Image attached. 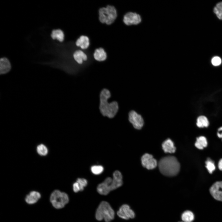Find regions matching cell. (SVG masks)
Returning a JSON list of instances; mask_svg holds the SVG:
<instances>
[{
    "label": "cell",
    "instance_id": "25",
    "mask_svg": "<svg viewBox=\"0 0 222 222\" xmlns=\"http://www.w3.org/2000/svg\"><path fill=\"white\" fill-rule=\"evenodd\" d=\"M76 182H77L80 187V191L84 190V188L88 184L87 180L83 178H78L77 179Z\"/></svg>",
    "mask_w": 222,
    "mask_h": 222
},
{
    "label": "cell",
    "instance_id": "6",
    "mask_svg": "<svg viewBox=\"0 0 222 222\" xmlns=\"http://www.w3.org/2000/svg\"><path fill=\"white\" fill-rule=\"evenodd\" d=\"M129 120L136 129L140 130L143 126L144 121L143 118L135 111L131 110L130 112Z\"/></svg>",
    "mask_w": 222,
    "mask_h": 222
},
{
    "label": "cell",
    "instance_id": "28",
    "mask_svg": "<svg viewBox=\"0 0 222 222\" xmlns=\"http://www.w3.org/2000/svg\"><path fill=\"white\" fill-rule=\"evenodd\" d=\"M213 12L219 19L222 20V11L218 10L216 8L214 7L213 9Z\"/></svg>",
    "mask_w": 222,
    "mask_h": 222
},
{
    "label": "cell",
    "instance_id": "15",
    "mask_svg": "<svg viewBox=\"0 0 222 222\" xmlns=\"http://www.w3.org/2000/svg\"><path fill=\"white\" fill-rule=\"evenodd\" d=\"M76 44V46L80 47L82 49H86L89 46V38L86 36L81 35L77 40Z\"/></svg>",
    "mask_w": 222,
    "mask_h": 222
},
{
    "label": "cell",
    "instance_id": "4",
    "mask_svg": "<svg viewBox=\"0 0 222 222\" xmlns=\"http://www.w3.org/2000/svg\"><path fill=\"white\" fill-rule=\"evenodd\" d=\"M99 19L101 22L110 25L115 21L117 17L115 7L108 5L106 7L100 8L99 10Z\"/></svg>",
    "mask_w": 222,
    "mask_h": 222
},
{
    "label": "cell",
    "instance_id": "24",
    "mask_svg": "<svg viewBox=\"0 0 222 222\" xmlns=\"http://www.w3.org/2000/svg\"><path fill=\"white\" fill-rule=\"evenodd\" d=\"M38 153L42 156L46 155L48 153L47 147L44 145L41 144L38 145L37 148Z\"/></svg>",
    "mask_w": 222,
    "mask_h": 222
},
{
    "label": "cell",
    "instance_id": "19",
    "mask_svg": "<svg viewBox=\"0 0 222 222\" xmlns=\"http://www.w3.org/2000/svg\"><path fill=\"white\" fill-rule=\"evenodd\" d=\"M196 124L199 128L207 127L209 125V122L206 116L201 115L197 118Z\"/></svg>",
    "mask_w": 222,
    "mask_h": 222
},
{
    "label": "cell",
    "instance_id": "8",
    "mask_svg": "<svg viewBox=\"0 0 222 222\" xmlns=\"http://www.w3.org/2000/svg\"><path fill=\"white\" fill-rule=\"evenodd\" d=\"M142 18L140 15L135 12H129L124 16L123 21L128 26L136 25L141 23Z\"/></svg>",
    "mask_w": 222,
    "mask_h": 222
},
{
    "label": "cell",
    "instance_id": "20",
    "mask_svg": "<svg viewBox=\"0 0 222 222\" xmlns=\"http://www.w3.org/2000/svg\"><path fill=\"white\" fill-rule=\"evenodd\" d=\"M207 141L206 138L203 136H201L196 138L195 146L197 148L199 149H203L204 147L207 146Z\"/></svg>",
    "mask_w": 222,
    "mask_h": 222
},
{
    "label": "cell",
    "instance_id": "31",
    "mask_svg": "<svg viewBox=\"0 0 222 222\" xmlns=\"http://www.w3.org/2000/svg\"><path fill=\"white\" fill-rule=\"evenodd\" d=\"M218 167L220 170L222 171V158L220 159L219 162Z\"/></svg>",
    "mask_w": 222,
    "mask_h": 222
},
{
    "label": "cell",
    "instance_id": "33",
    "mask_svg": "<svg viewBox=\"0 0 222 222\" xmlns=\"http://www.w3.org/2000/svg\"><path fill=\"white\" fill-rule=\"evenodd\" d=\"M179 222H183V221H179Z\"/></svg>",
    "mask_w": 222,
    "mask_h": 222
},
{
    "label": "cell",
    "instance_id": "32",
    "mask_svg": "<svg viewBox=\"0 0 222 222\" xmlns=\"http://www.w3.org/2000/svg\"><path fill=\"white\" fill-rule=\"evenodd\" d=\"M218 131H222V126L220 127L218 129ZM217 136L219 138H222V133L221 134H220L219 132L217 133Z\"/></svg>",
    "mask_w": 222,
    "mask_h": 222
},
{
    "label": "cell",
    "instance_id": "2",
    "mask_svg": "<svg viewBox=\"0 0 222 222\" xmlns=\"http://www.w3.org/2000/svg\"><path fill=\"white\" fill-rule=\"evenodd\" d=\"M158 166L161 173L168 177L177 175L180 169V164L175 156H168L162 158L158 163Z\"/></svg>",
    "mask_w": 222,
    "mask_h": 222
},
{
    "label": "cell",
    "instance_id": "9",
    "mask_svg": "<svg viewBox=\"0 0 222 222\" xmlns=\"http://www.w3.org/2000/svg\"><path fill=\"white\" fill-rule=\"evenodd\" d=\"M141 160L142 166L148 170L154 169L157 165L156 160L152 155L148 153H146L143 155Z\"/></svg>",
    "mask_w": 222,
    "mask_h": 222
},
{
    "label": "cell",
    "instance_id": "27",
    "mask_svg": "<svg viewBox=\"0 0 222 222\" xmlns=\"http://www.w3.org/2000/svg\"><path fill=\"white\" fill-rule=\"evenodd\" d=\"M113 178L119 180H122V176L121 173L118 171H116L113 172Z\"/></svg>",
    "mask_w": 222,
    "mask_h": 222
},
{
    "label": "cell",
    "instance_id": "12",
    "mask_svg": "<svg viewBox=\"0 0 222 222\" xmlns=\"http://www.w3.org/2000/svg\"><path fill=\"white\" fill-rule=\"evenodd\" d=\"M162 147L165 153H173L176 150L173 142L170 138L167 139L163 142L162 144Z\"/></svg>",
    "mask_w": 222,
    "mask_h": 222
},
{
    "label": "cell",
    "instance_id": "7",
    "mask_svg": "<svg viewBox=\"0 0 222 222\" xmlns=\"http://www.w3.org/2000/svg\"><path fill=\"white\" fill-rule=\"evenodd\" d=\"M117 214L120 218L124 220H128L133 219L135 216L134 212L130 208L128 204L122 205L117 212Z\"/></svg>",
    "mask_w": 222,
    "mask_h": 222
},
{
    "label": "cell",
    "instance_id": "11",
    "mask_svg": "<svg viewBox=\"0 0 222 222\" xmlns=\"http://www.w3.org/2000/svg\"><path fill=\"white\" fill-rule=\"evenodd\" d=\"M113 179L110 177L106 178L104 181L99 184L97 187L98 192L101 195H106L111 191L110 185Z\"/></svg>",
    "mask_w": 222,
    "mask_h": 222
},
{
    "label": "cell",
    "instance_id": "21",
    "mask_svg": "<svg viewBox=\"0 0 222 222\" xmlns=\"http://www.w3.org/2000/svg\"><path fill=\"white\" fill-rule=\"evenodd\" d=\"M51 36L53 39H56L60 42L63 41L64 39V32L60 29L53 30Z\"/></svg>",
    "mask_w": 222,
    "mask_h": 222
},
{
    "label": "cell",
    "instance_id": "3",
    "mask_svg": "<svg viewBox=\"0 0 222 222\" xmlns=\"http://www.w3.org/2000/svg\"><path fill=\"white\" fill-rule=\"evenodd\" d=\"M115 213L108 203L103 201L101 203L97 208L95 217L98 221L104 219L105 222H110L114 219Z\"/></svg>",
    "mask_w": 222,
    "mask_h": 222
},
{
    "label": "cell",
    "instance_id": "18",
    "mask_svg": "<svg viewBox=\"0 0 222 222\" xmlns=\"http://www.w3.org/2000/svg\"><path fill=\"white\" fill-rule=\"evenodd\" d=\"M181 218L183 222H192L194 219V215L191 211L187 210L182 213Z\"/></svg>",
    "mask_w": 222,
    "mask_h": 222
},
{
    "label": "cell",
    "instance_id": "1",
    "mask_svg": "<svg viewBox=\"0 0 222 222\" xmlns=\"http://www.w3.org/2000/svg\"><path fill=\"white\" fill-rule=\"evenodd\" d=\"M110 97V92L108 89H104L101 91L100 94L99 109L103 116L112 118L118 111V105L116 101L108 102V100Z\"/></svg>",
    "mask_w": 222,
    "mask_h": 222
},
{
    "label": "cell",
    "instance_id": "23",
    "mask_svg": "<svg viewBox=\"0 0 222 222\" xmlns=\"http://www.w3.org/2000/svg\"><path fill=\"white\" fill-rule=\"evenodd\" d=\"M206 167L209 172L211 174L216 168L214 162L209 158L205 162Z\"/></svg>",
    "mask_w": 222,
    "mask_h": 222
},
{
    "label": "cell",
    "instance_id": "10",
    "mask_svg": "<svg viewBox=\"0 0 222 222\" xmlns=\"http://www.w3.org/2000/svg\"><path fill=\"white\" fill-rule=\"evenodd\" d=\"M210 192L215 199L222 201V181L214 183L211 187Z\"/></svg>",
    "mask_w": 222,
    "mask_h": 222
},
{
    "label": "cell",
    "instance_id": "16",
    "mask_svg": "<svg viewBox=\"0 0 222 222\" xmlns=\"http://www.w3.org/2000/svg\"><path fill=\"white\" fill-rule=\"evenodd\" d=\"M93 56L94 59L99 61H104L107 58V54L105 51L101 47L95 50Z\"/></svg>",
    "mask_w": 222,
    "mask_h": 222
},
{
    "label": "cell",
    "instance_id": "30",
    "mask_svg": "<svg viewBox=\"0 0 222 222\" xmlns=\"http://www.w3.org/2000/svg\"><path fill=\"white\" fill-rule=\"evenodd\" d=\"M215 7L218 10L222 11V2L218 3Z\"/></svg>",
    "mask_w": 222,
    "mask_h": 222
},
{
    "label": "cell",
    "instance_id": "14",
    "mask_svg": "<svg viewBox=\"0 0 222 222\" xmlns=\"http://www.w3.org/2000/svg\"><path fill=\"white\" fill-rule=\"evenodd\" d=\"M41 197L40 193L36 191H33L27 195L25 200L29 204H33L37 202Z\"/></svg>",
    "mask_w": 222,
    "mask_h": 222
},
{
    "label": "cell",
    "instance_id": "17",
    "mask_svg": "<svg viewBox=\"0 0 222 222\" xmlns=\"http://www.w3.org/2000/svg\"><path fill=\"white\" fill-rule=\"evenodd\" d=\"M73 56L75 60L80 64H81L83 60L86 61L87 59L86 55L80 50L76 51L73 54Z\"/></svg>",
    "mask_w": 222,
    "mask_h": 222
},
{
    "label": "cell",
    "instance_id": "5",
    "mask_svg": "<svg viewBox=\"0 0 222 222\" xmlns=\"http://www.w3.org/2000/svg\"><path fill=\"white\" fill-rule=\"evenodd\" d=\"M69 200L68 195L58 190L54 191L50 197V201L52 206L57 209L64 208L68 202Z\"/></svg>",
    "mask_w": 222,
    "mask_h": 222
},
{
    "label": "cell",
    "instance_id": "29",
    "mask_svg": "<svg viewBox=\"0 0 222 222\" xmlns=\"http://www.w3.org/2000/svg\"><path fill=\"white\" fill-rule=\"evenodd\" d=\"M73 191L76 193L78 192L79 191H80V187L77 182H75L73 184Z\"/></svg>",
    "mask_w": 222,
    "mask_h": 222
},
{
    "label": "cell",
    "instance_id": "13",
    "mask_svg": "<svg viewBox=\"0 0 222 222\" xmlns=\"http://www.w3.org/2000/svg\"><path fill=\"white\" fill-rule=\"evenodd\" d=\"M11 68L10 63L6 58H1L0 60V73L4 74L9 72Z\"/></svg>",
    "mask_w": 222,
    "mask_h": 222
},
{
    "label": "cell",
    "instance_id": "26",
    "mask_svg": "<svg viewBox=\"0 0 222 222\" xmlns=\"http://www.w3.org/2000/svg\"><path fill=\"white\" fill-rule=\"evenodd\" d=\"M211 62L213 65L215 66H217L221 64L222 60L220 57L215 56L212 58Z\"/></svg>",
    "mask_w": 222,
    "mask_h": 222
},
{
    "label": "cell",
    "instance_id": "22",
    "mask_svg": "<svg viewBox=\"0 0 222 222\" xmlns=\"http://www.w3.org/2000/svg\"><path fill=\"white\" fill-rule=\"evenodd\" d=\"M103 167L100 165H95L92 166L91 167L92 172L95 175H99L102 173L104 171Z\"/></svg>",
    "mask_w": 222,
    "mask_h": 222
}]
</instances>
